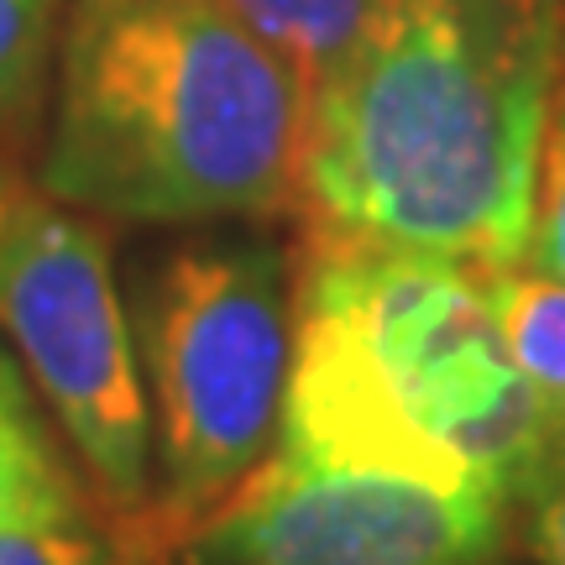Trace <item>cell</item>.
Returning a JSON list of instances; mask_svg holds the SVG:
<instances>
[{
	"instance_id": "cell-1",
	"label": "cell",
	"mask_w": 565,
	"mask_h": 565,
	"mask_svg": "<svg viewBox=\"0 0 565 565\" xmlns=\"http://www.w3.org/2000/svg\"><path fill=\"white\" fill-rule=\"evenodd\" d=\"M561 74L565 0H377L309 89L315 231L519 267Z\"/></svg>"
},
{
	"instance_id": "cell-2",
	"label": "cell",
	"mask_w": 565,
	"mask_h": 565,
	"mask_svg": "<svg viewBox=\"0 0 565 565\" xmlns=\"http://www.w3.org/2000/svg\"><path fill=\"white\" fill-rule=\"evenodd\" d=\"M303 116V79L225 0H68L38 183L105 221H257L299 200Z\"/></svg>"
},
{
	"instance_id": "cell-3",
	"label": "cell",
	"mask_w": 565,
	"mask_h": 565,
	"mask_svg": "<svg viewBox=\"0 0 565 565\" xmlns=\"http://www.w3.org/2000/svg\"><path fill=\"white\" fill-rule=\"evenodd\" d=\"M294 299L341 324L372 383L424 440L513 498L561 414V393L519 362L492 267L315 231Z\"/></svg>"
},
{
	"instance_id": "cell-4",
	"label": "cell",
	"mask_w": 565,
	"mask_h": 565,
	"mask_svg": "<svg viewBox=\"0 0 565 565\" xmlns=\"http://www.w3.org/2000/svg\"><path fill=\"white\" fill-rule=\"evenodd\" d=\"M162 513L194 529L278 440L294 356V278L263 236L173 246L137 303Z\"/></svg>"
},
{
	"instance_id": "cell-5",
	"label": "cell",
	"mask_w": 565,
	"mask_h": 565,
	"mask_svg": "<svg viewBox=\"0 0 565 565\" xmlns=\"http://www.w3.org/2000/svg\"><path fill=\"white\" fill-rule=\"evenodd\" d=\"M0 335L105 503L152 498V408L116 267L84 210L0 179Z\"/></svg>"
},
{
	"instance_id": "cell-6",
	"label": "cell",
	"mask_w": 565,
	"mask_h": 565,
	"mask_svg": "<svg viewBox=\"0 0 565 565\" xmlns=\"http://www.w3.org/2000/svg\"><path fill=\"white\" fill-rule=\"evenodd\" d=\"M508 498L267 450L194 524V565H492Z\"/></svg>"
},
{
	"instance_id": "cell-7",
	"label": "cell",
	"mask_w": 565,
	"mask_h": 565,
	"mask_svg": "<svg viewBox=\"0 0 565 565\" xmlns=\"http://www.w3.org/2000/svg\"><path fill=\"white\" fill-rule=\"evenodd\" d=\"M79 503V492L63 471L53 435L38 414V393L21 362L0 351V524Z\"/></svg>"
},
{
	"instance_id": "cell-8",
	"label": "cell",
	"mask_w": 565,
	"mask_h": 565,
	"mask_svg": "<svg viewBox=\"0 0 565 565\" xmlns=\"http://www.w3.org/2000/svg\"><path fill=\"white\" fill-rule=\"evenodd\" d=\"M225 6L299 74L303 89H315L351 53V42L362 38V26L377 11V0H225Z\"/></svg>"
},
{
	"instance_id": "cell-9",
	"label": "cell",
	"mask_w": 565,
	"mask_h": 565,
	"mask_svg": "<svg viewBox=\"0 0 565 565\" xmlns=\"http://www.w3.org/2000/svg\"><path fill=\"white\" fill-rule=\"evenodd\" d=\"M492 294L519 362L565 398V288L529 267H492Z\"/></svg>"
},
{
	"instance_id": "cell-10",
	"label": "cell",
	"mask_w": 565,
	"mask_h": 565,
	"mask_svg": "<svg viewBox=\"0 0 565 565\" xmlns=\"http://www.w3.org/2000/svg\"><path fill=\"white\" fill-rule=\"evenodd\" d=\"M519 267L565 288V74L561 89H555V105H550L540 179H534V215H529V246Z\"/></svg>"
},
{
	"instance_id": "cell-11",
	"label": "cell",
	"mask_w": 565,
	"mask_h": 565,
	"mask_svg": "<svg viewBox=\"0 0 565 565\" xmlns=\"http://www.w3.org/2000/svg\"><path fill=\"white\" fill-rule=\"evenodd\" d=\"M508 503H519L524 513L529 550L540 555V565H565V398Z\"/></svg>"
},
{
	"instance_id": "cell-12",
	"label": "cell",
	"mask_w": 565,
	"mask_h": 565,
	"mask_svg": "<svg viewBox=\"0 0 565 565\" xmlns=\"http://www.w3.org/2000/svg\"><path fill=\"white\" fill-rule=\"evenodd\" d=\"M0 565H116L79 503L0 524Z\"/></svg>"
},
{
	"instance_id": "cell-13",
	"label": "cell",
	"mask_w": 565,
	"mask_h": 565,
	"mask_svg": "<svg viewBox=\"0 0 565 565\" xmlns=\"http://www.w3.org/2000/svg\"><path fill=\"white\" fill-rule=\"evenodd\" d=\"M58 38V0H0V116H11L42 79Z\"/></svg>"
}]
</instances>
